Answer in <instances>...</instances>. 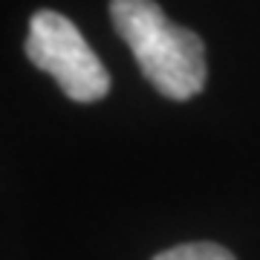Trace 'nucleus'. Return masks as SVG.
<instances>
[{"mask_svg":"<svg viewBox=\"0 0 260 260\" xmlns=\"http://www.w3.org/2000/svg\"><path fill=\"white\" fill-rule=\"evenodd\" d=\"M153 260H234V254L220 243H182L168 251H159Z\"/></svg>","mask_w":260,"mask_h":260,"instance_id":"7ed1b4c3","label":"nucleus"},{"mask_svg":"<svg viewBox=\"0 0 260 260\" xmlns=\"http://www.w3.org/2000/svg\"><path fill=\"white\" fill-rule=\"evenodd\" d=\"M119 38L133 52L142 75L162 95L188 102L205 87V44L185 26L165 18L153 0H110Z\"/></svg>","mask_w":260,"mask_h":260,"instance_id":"f257e3e1","label":"nucleus"},{"mask_svg":"<svg viewBox=\"0 0 260 260\" xmlns=\"http://www.w3.org/2000/svg\"><path fill=\"white\" fill-rule=\"evenodd\" d=\"M26 58L38 70L49 73L67 99L93 104L110 93V73L104 70L90 44L61 12L41 9L29 20Z\"/></svg>","mask_w":260,"mask_h":260,"instance_id":"f03ea898","label":"nucleus"}]
</instances>
